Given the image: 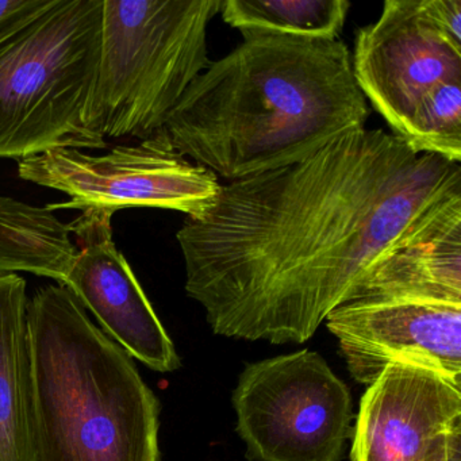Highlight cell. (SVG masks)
Here are the masks:
<instances>
[{
    "mask_svg": "<svg viewBox=\"0 0 461 461\" xmlns=\"http://www.w3.org/2000/svg\"><path fill=\"white\" fill-rule=\"evenodd\" d=\"M461 206V166L383 129L221 185L176 239L185 291L228 339L302 344L383 255Z\"/></svg>",
    "mask_w": 461,
    "mask_h": 461,
    "instance_id": "6da1fadb",
    "label": "cell"
},
{
    "mask_svg": "<svg viewBox=\"0 0 461 461\" xmlns=\"http://www.w3.org/2000/svg\"><path fill=\"white\" fill-rule=\"evenodd\" d=\"M167 118L175 150L226 182L299 163L366 128L371 107L341 40L242 34Z\"/></svg>",
    "mask_w": 461,
    "mask_h": 461,
    "instance_id": "7a4b0ae2",
    "label": "cell"
},
{
    "mask_svg": "<svg viewBox=\"0 0 461 461\" xmlns=\"http://www.w3.org/2000/svg\"><path fill=\"white\" fill-rule=\"evenodd\" d=\"M36 461H161L160 402L66 285L28 304Z\"/></svg>",
    "mask_w": 461,
    "mask_h": 461,
    "instance_id": "3957f363",
    "label": "cell"
},
{
    "mask_svg": "<svg viewBox=\"0 0 461 461\" xmlns=\"http://www.w3.org/2000/svg\"><path fill=\"white\" fill-rule=\"evenodd\" d=\"M223 0H104L85 126L99 139L145 141L209 68L207 29Z\"/></svg>",
    "mask_w": 461,
    "mask_h": 461,
    "instance_id": "277c9868",
    "label": "cell"
},
{
    "mask_svg": "<svg viewBox=\"0 0 461 461\" xmlns=\"http://www.w3.org/2000/svg\"><path fill=\"white\" fill-rule=\"evenodd\" d=\"M102 4L55 0L0 41V158L107 147L85 126L98 68Z\"/></svg>",
    "mask_w": 461,
    "mask_h": 461,
    "instance_id": "5b68a950",
    "label": "cell"
},
{
    "mask_svg": "<svg viewBox=\"0 0 461 461\" xmlns=\"http://www.w3.org/2000/svg\"><path fill=\"white\" fill-rule=\"evenodd\" d=\"M231 403L250 461H341L352 438L349 388L312 350L248 364Z\"/></svg>",
    "mask_w": 461,
    "mask_h": 461,
    "instance_id": "8992f818",
    "label": "cell"
},
{
    "mask_svg": "<svg viewBox=\"0 0 461 461\" xmlns=\"http://www.w3.org/2000/svg\"><path fill=\"white\" fill-rule=\"evenodd\" d=\"M26 182L53 188L68 202L48 204L50 212H115L134 207L174 210L187 218L203 214L221 188L209 169L177 153L164 129L137 145H118L104 156L58 148L18 164Z\"/></svg>",
    "mask_w": 461,
    "mask_h": 461,
    "instance_id": "52a82bcc",
    "label": "cell"
},
{
    "mask_svg": "<svg viewBox=\"0 0 461 461\" xmlns=\"http://www.w3.org/2000/svg\"><path fill=\"white\" fill-rule=\"evenodd\" d=\"M352 68L369 107L401 139L436 86L461 79V48L431 28L418 0H385L377 21L356 34Z\"/></svg>",
    "mask_w": 461,
    "mask_h": 461,
    "instance_id": "ba28073f",
    "label": "cell"
},
{
    "mask_svg": "<svg viewBox=\"0 0 461 461\" xmlns=\"http://www.w3.org/2000/svg\"><path fill=\"white\" fill-rule=\"evenodd\" d=\"M112 218L106 212H83L68 223L77 237V255L64 285L131 357L160 374L177 371L182 358L115 247Z\"/></svg>",
    "mask_w": 461,
    "mask_h": 461,
    "instance_id": "9c48e42d",
    "label": "cell"
},
{
    "mask_svg": "<svg viewBox=\"0 0 461 461\" xmlns=\"http://www.w3.org/2000/svg\"><path fill=\"white\" fill-rule=\"evenodd\" d=\"M356 382L369 384L393 363L461 377V306L418 302H349L326 317Z\"/></svg>",
    "mask_w": 461,
    "mask_h": 461,
    "instance_id": "30bf717a",
    "label": "cell"
},
{
    "mask_svg": "<svg viewBox=\"0 0 461 461\" xmlns=\"http://www.w3.org/2000/svg\"><path fill=\"white\" fill-rule=\"evenodd\" d=\"M461 428V377L393 363L366 387L352 433V461H422L445 431Z\"/></svg>",
    "mask_w": 461,
    "mask_h": 461,
    "instance_id": "8fae6325",
    "label": "cell"
},
{
    "mask_svg": "<svg viewBox=\"0 0 461 461\" xmlns=\"http://www.w3.org/2000/svg\"><path fill=\"white\" fill-rule=\"evenodd\" d=\"M461 306V206L372 264L345 298Z\"/></svg>",
    "mask_w": 461,
    "mask_h": 461,
    "instance_id": "7c38bea8",
    "label": "cell"
},
{
    "mask_svg": "<svg viewBox=\"0 0 461 461\" xmlns=\"http://www.w3.org/2000/svg\"><path fill=\"white\" fill-rule=\"evenodd\" d=\"M26 282L0 275V461H36Z\"/></svg>",
    "mask_w": 461,
    "mask_h": 461,
    "instance_id": "4fadbf2b",
    "label": "cell"
},
{
    "mask_svg": "<svg viewBox=\"0 0 461 461\" xmlns=\"http://www.w3.org/2000/svg\"><path fill=\"white\" fill-rule=\"evenodd\" d=\"M71 234L47 207L0 196V275L29 272L64 285L77 255Z\"/></svg>",
    "mask_w": 461,
    "mask_h": 461,
    "instance_id": "5bb4252c",
    "label": "cell"
},
{
    "mask_svg": "<svg viewBox=\"0 0 461 461\" xmlns=\"http://www.w3.org/2000/svg\"><path fill=\"white\" fill-rule=\"evenodd\" d=\"M352 4L348 0H223L221 17L241 34L339 39Z\"/></svg>",
    "mask_w": 461,
    "mask_h": 461,
    "instance_id": "9a60e30c",
    "label": "cell"
},
{
    "mask_svg": "<svg viewBox=\"0 0 461 461\" xmlns=\"http://www.w3.org/2000/svg\"><path fill=\"white\" fill-rule=\"evenodd\" d=\"M401 140L418 155L461 163V79L436 86L415 107Z\"/></svg>",
    "mask_w": 461,
    "mask_h": 461,
    "instance_id": "2e32d148",
    "label": "cell"
},
{
    "mask_svg": "<svg viewBox=\"0 0 461 461\" xmlns=\"http://www.w3.org/2000/svg\"><path fill=\"white\" fill-rule=\"evenodd\" d=\"M418 7L431 28L461 48V0H418Z\"/></svg>",
    "mask_w": 461,
    "mask_h": 461,
    "instance_id": "e0dca14e",
    "label": "cell"
},
{
    "mask_svg": "<svg viewBox=\"0 0 461 461\" xmlns=\"http://www.w3.org/2000/svg\"><path fill=\"white\" fill-rule=\"evenodd\" d=\"M55 0H0V41L39 17Z\"/></svg>",
    "mask_w": 461,
    "mask_h": 461,
    "instance_id": "ac0fdd59",
    "label": "cell"
},
{
    "mask_svg": "<svg viewBox=\"0 0 461 461\" xmlns=\"http://www.w3.org/2000/svg\"><path fill=\"white\" fill-rule=\"evenodd\" d=\"M422 461H461V428L437 437Z\"/></svg>",
    "mask_w": 461,
    "mask_h": 461,
    "instance_id": "d6986e66",
    "label": "cell"
}]
</instances>
